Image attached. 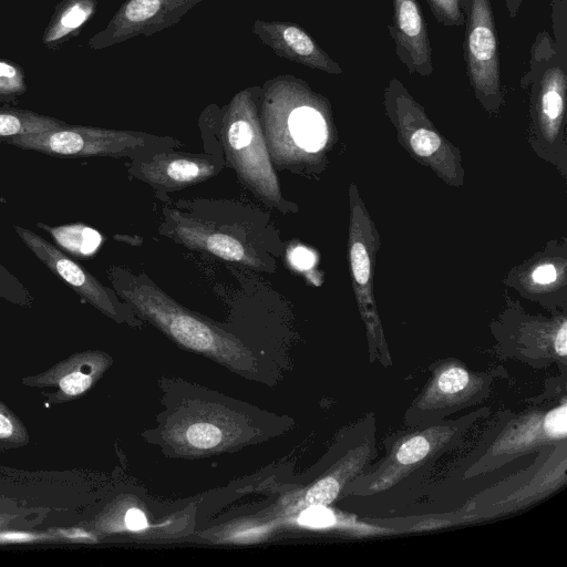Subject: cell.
<instances>
[{
	"label": "cell",
	"mask_w": 567,
	"mask_h": 567,
	"mask_svg": "<svg viewBox=\"0 0 567 567\" xmlns=\"http://www.w3.org/2000/svg\"><path fill=\"white\" fill-rule=\"evenodd\" d=\"M260 25V30L267 34L269 45L281 55L330 74L342 73L340 65L299 27L267 23Z\"/></svg>",
	"instance_id": "cell-10"
},
{
	"label": "cell",
	"mask_w": 567,
	"mask_h": 567,
	"mask_svg": "<svg viewBox=\"0 0 567 567\" xmlns=\"http://www.w3.org/2000/svg\"><path fill=\"white\" fill-rule=\"evenodd\" d=\"M295 262L301 268H308L312 265V255L305 249H300L295 254Z\"/></svg>",
	"instance_id": "cell-29"
},
{
	"label": "cell",
	"mask_w": 567,
	"mask_h": 567,
	"mask_svg": "<svg viewBox=\"0 0 567 567\" xmlns=\"http://www.w3.org/2000/svg\"><path fill=\"white\" fill-rule=\"evenodd\" d=\"M115 239L130 243L131 245H141L142 238L138 236L127 237L124 235L114 236Z\"/></svg>",
	"instance_id": "cell-32"
},
{
	"label": "cell",
	"mask_w": 567,
	"mask_h": 567,
	"mask_svg": "<svg viewBox=\"0 0 567 567\" xmlns=\"http://www.w3.org/2000/svg\"><path fill=\"white\" fill-rule=\"evenodd\" d=\"M0 297L18 303L28 306L32 297L25 286L0 262Z\"/></svg>",
	"instance_id": "cell-16"
},
{
	"label": "cell",
	"mask_w": 567,
	"mask_h": 567,
	"mask_svg": "<svg viewBox=\"0 0 567 567\" xmlns=\"http://www.w3.org/2000/svg\"><path fill=\"white\" fill-rule=\"evenodd\" d=\"M219 164L210 155L168 148L133 158L128 172L156 190L175 192L213 177Z\"/></svg>",
	"instance_id": "cell-7"
},
{
	"label": "cell",
	"mask_w": 567,
	"mask_h": 567,
	"mask_svg": "<svg viewBox=\"0 0 567 567\" xmlns=\"http://www.w3.org/2000/svg\"><path fill=\"white\" fill-rule=\"evenodd\" d=\"M300 523L312 527H327L334 523V515L323 506H310L301 514Z\"/></svg>",
	"instance_id": "cell-24"
},
{
	"label": "cell",
	"mask_w": 567,
	"mask_h": 567,
	"mask_svg": "<svg viewBox=\"0 0 567 567\" xmlns=\"http://www.w3.org/2000/svg\"><path fill=\"white\" fill-rule=\"evenodd\" d=\"M0 538L4 539V540H21V539L31 538V536L25 535V534H4V535H0Z\"/></svg>",
	"instance_id": "cell-33"
},
{
	"label": "cell",
	"mask_w": 567,
	"mask_h": 567,
	"mask_svg": "<svg viewBox=\"0 0 567 567\" xmlns=\"http://www.w3.org/2000/svg\"><path fill=\"white\" fill-rule=\"evenodd\" d=\"M12 433V424L6 416L0 414V437H7Z\"/></svg>",
	"instance_id": "cell-30"
},
{
	"label": "cell",
	"mask_w": 567,
	"mask_h": 567,
	"mask_svg": "<svg viewBox=\"0 0 567 567\" xmlns=\"http://www.w3.org/2000/svg\"><path fill=\"white\" fill-rule=\"evenodd\" d=\"M554 42L560 59L567 63V0H550Z\"/></svg>",
	"instance_id": "cell-15"
},
{
	"label": "cell",
	"mask_w": 567,
	"mask_h": 567,
	"mask_svg": "<svg viewBox=\"0 0 567 567\" xmlns=\"http://www.w3.org/2000/svg\"><path fill=\"white\" fill-rule=\"evenodd\" d=\"M107 276L113 290L134 312L179 346L237 371H256L255 357L238 339L177 303L144 274L113 266Z\"/></svg>",
	"instance_id": "cell-1"
},
{
	"label": "cell",
	"mask_w": 567,
	"mask_h": 567,
	"mask_svg": "<svg viewBox=\"0 0 567 567\" xmlns=\"http://www.w3.org/2000/svg\"><path fill=\"white\" fill-rule=\"evenodd\" d=\"M410 142L413 151L421 156H430L441 145L439 135L425 127L415 130L411 135Z\"/></svg>",
	"instance_id": "cell-20"
},
{
	"label": "cell",
	"mask_w": 567,
	"mask_h": 567,
	"mask_svg": "<svg viewBox=\"0 0 567 567\" xmlns=\"http://www.w3.org/2000/svg\"><path fill=\"white\" fill-rule=\"evenodd\" d=\"M18 236L35 257L59 279L71 287L87 302L107 316L118 320L138 324L133 309L120 301L116 292L104 286L89 270L69 257L62 249L49 243L40 235L19 225L13 226Z\"/></svg>",
	"instance_id": "cell-6"
},
{
	"label": "cell",
	"mask_w": 567,
	"mask_h": 567,
	"mask_svg": "<svg viewBox=\"0 0 567 567\" xmlns=\"http://www.w3.org/2000/svg\"><path fill=\"white\" fill-rule=\"evenodd\" d=\"M566 405L551 410L544 419V431L549 437L564 439L567 432Z\"/></svg>",
	"instance_id": "cell-23"
},
{
	"label": "cell",
	"mask_w": 567,
	"mask_h": 567,
	"mask_svg": "<svg viewBox=\"0 0 567 567\" xmlns=\"http://www.w3.org/2000/svg\"><path fill=\"white\" fill-rule=\"evenodd\" d=\"M566 339H567V324H566V322H563V324H561L560 329L558 330L556 338H555V350L561 357H565L566 352H567Z\"/></svg>",
	"instance_id": "cell-28"
},
{
	"label": "cell",
	"mask_w": 567,
	"mask_h": 567,
	"mask_svg": "<svg viewBox=\"0 0 567 567\" xmlns=\"http://www.w3.org/2000/svg\"><path fill=\"white\" fill-rule=\"evenodd\" d=\"M269 103L265 109L264 134L272 165L292 168L323 148L328 124L312 100Z\"/></svg>",
	"instance_id": "cell-4"
},
{
	"label": "cell",
	"mask_w": 567,
	"mask_h": 567,
	"mask_svg": "<svg viewBox=\"0 0 567 567\" xmlns=\"http://www.w3.org/2000/svg\"><path fill=\"white\" fill-rule=\"evenodd\" d=\"M96 11V0H61L42 37V44L56 50L78 37Z\"/></svg>",
	"instance_id": "cell-11"
},
{
	"label": "cell",
	"mask_w": 567,
	"mask_h": 567,
	"mask_svg": "<svg viewBox=\"0 0 567 567\" xmlns=\"http://www.w3.org/2000/svg\"><path fill=\"white\" fill-rule=\"evenodd\" d=\"M556 269L551 265H543L537 267L533 272V280L540 285H547L556 279Z\"/></svg>",
	"instance_id": "cell-27"
},
{
	"label": "cell",
	"mask_w": 567,
	"mask_h": 567,
	"mask_svg": "<svg viewBox=\"0 0 567 567\" xmlns=\"http://www.w3.org/2000/svg\"><path fill=\"white\" fill-rule=\"evenodd\" d=\"M430 450V443L422 435L413 436L405 441L396 453V462L403 465L422 460Z\"/></svg>",
	"instance_id": "cell-19"
},
{
	"label": "cell",
	"mask_w": 567,
	"mask_h": 567,
	"mask_svg": "<svg viewBox=\"0 0 567 567\" xmlns=\"http://www.w3.org/2000/svg\"><path fill=\"white\" fill-rule=\"evenodd\" d=\"M389 32L395 55L410 74L433 73L432 48L427 24L417 0H392Z\"/></svg>",
	"instance_id": "cell-9"
},
{
	"label": "cell",
	"mask_w": 567,
	"mask_h": 567,
	"mask_svg": "<svg viewBox=\"0 0 567 567\" xmlns=\"http://www.w3.org/2000/svg\"><path fill=\"white\" fill-rule=\"evenodd\" d=\"M223 145L240 181L267 205L281 208L284 197L254 104L238 96L225 118Z\"/></svg>",
	"instance_id": "cell-3"
},
{
	"label": "cell",
	"mask_w": 567,
	"mask_h": 567,
	"mask_svg": "<svg viewBox=\"0 0 567 567\" xmlns=\"http://www.w3.org/2000/svg\"><path fill=\"white\" fill-rule=\"evenodd\" d=\"M470 381L467 372L461 368L453 367L444 372L437 379V386L445 394H453L462 391Z\"/></svg>",
	"instance_id": "cell-21"
},
{
	"label": "cell",
	"mask_w": 567,
	"mask_h": 567,
	"mask_svg": "<svg viewBox=\"0 0 567 567\" xmlns=\"http://www.w3.org/2000/svg\"><path fill=\"white\" fill-rule=\"evenodd\" d=\"M90 375L81 372L68 374L60 381V388L70 395H75L86 390L91 384Z\"/></svg>",
	"instance_id": "cell-25"
},
{
	"label": "cell",
	"mask_w": 567,
	"mask_h": 567,
	"mask_svg": "<svg viewBox=\"0 0 567 567\" xmlns=\"http://www.w3.org/2000/svg\"><path fill=\"white\" fill-rule=\"evenodd\" d=\"M68 125L52 116L42 115L30 110L11 106L0 107V141L24 135L41 133Z\"/></svg>",
	"instance_id": "cell-12"
},
{
	"label": "cell",
	"mask_w": 567,
	"mask_h": 567,
	"mask_svg": "<svg viewBox=\"0 0 567 567\" xmlns=\"http://www.w3.org/2000/svg\"><path fill=\"white\" fill-rule=\"evenodd\" d=\"M25 92L24 70L10 60L0 59V101L16 102Z\"/></svg>",
	"instance_id": "cell-13"
},
{
	"label": "cell",
	"mask_w": 567,
	"mask_h": 567,
	"mask_svg": "<svg viewBox=\"0 0 567 567\" xmlns=\"http://www.w3.org/2000/svg\"><path fill=\"white\" fill-rule=\"evenodd\" d=\"M166 213L167 234L185 247L258 270L268 269L259 252L238 237L176 210Z\"/></svg>",
	"instance_id": "cell-8"
},
{
	"label": "cell",
	"mask_w": 567,
	"mask_h": 567,
	"mask_svg": "<svg viewBox=\"0 0 567 567\" xmlns=\"http://www.w3.org/2000/svg\"><path fill=\"white\" fill-rule=\"evenodd\" d=\"M467 0H426L435 20L443 27H464Z\"/></svg>",
	"instance_id": "cell-14"
},
{
	"label": "cell",
	"mask_w": 567,
	"mask_h": 567,
	"mask_svg": "<svg viewBox=\"0 0 567 567\" xmlns=\"http://www.w3.org/2000/svg\"><path fill=\"white\" fill-rule=\"evenodd\" d=\"M186 440L194 447L207 450L221 442L223 432L210 423H195L187 429Z\"/></svg>",
	"instance_id": "cell-17"
},
{
	"label": "cell",
	"mask_w": 567,
	"mask_h": 567,
	"mask_svg": "<svg viewBox=\"0 0 567 567\" xmlns=\"http://www.w3.org/2000/svg\"><path fill=\"white\" fill-rule=\"evenodd\" d=\"M126 526L132 530H140L147 526V519L138 508H131L125 515Z\"/></svg>",
	"instance_id": "cell-26"
},
{
	"label": "cell",
	"mask_w": 567,
	"mask_h": 567,
	"mask_svg": "<svg viewBox=\"0 0 567 567\" xmlns=\"http://www.w3.org/2000/svg\"><path fill=\"white\" fill-rule=\"evenodd\" d=\"M511 18H515L519 11L523 0H504Z\"/></svg>",
	"instance_id": "cell-31"
},
{
	"label": "cell",
	"mask_w": 567,
	"mask_h": 567,
	"mask_svg": "<svg viewBox=\"0 0 567 567\" xmlns=\"http://www.w3.org/2000/svg\"><path fill=\"white\" fill-rule=\"evenodd\" d=\"M339 487L334 477L322 478L307 491L305 503L308 506L328 505L337 497Z\"/></svg>",
	"instance_id": "cell-18"
},
{
	"label": "cell",
	"mask_w": 567,
	"mask_h": 567,
	"mask_svg": "<svg viewBox=\"0 0 567 567\" xmlns=\"http://www.w3.org/2000/svg\"><path fill=\"white\" fill-rule=\"evenodd\" d=\"M350 259L355 281L359 285H365L370 278V259L365 247L361 243L352 244Z\"/></svg>",
	"instance_id": "cell-22"
},
{
	"label": "cell",
	"mask_w": 567,
	"mask_h": 567,
	"mask_svg": "<svg viewBox=\"0 0 567 567\" xmlns=\"http://www.w3.org/2000/svg\"><path fill=\"white\" fill-rule=\"evenodd\" d=\"M2 142L55 157L127 156L132 159L178 144L171 137L69 124L41 133L13 136Z\"/></svg>",
	"instance_id": "cell-2"
},
{
	"label": "cell",
	"mask_w": 567,
	"mask_h": 567,
	"mask_svg": "<svg viewBox=\"0 0 567 567\" xmlns=\"http://www.w3.org/2000/svg\"><path fill=\"white\" fill-rule=\"evenodd\" d=\"M463 55L476 95L485 104L501 99L499 45L491 0H467Z\"/></svg>",
	"instance_id": "cell-5"
}]
</instances>
